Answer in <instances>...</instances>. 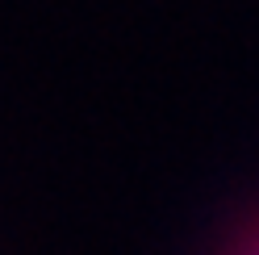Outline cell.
I'll return each mask as SVG.
<instances>
[{
  "instance_id": "1",
  "label": "cell",
  "mask_w": 259,
  "mask_h": 255,
  "mask_svg": "<svg viewBox=\"0 0 259 255\" xmlns=\"http://www.w3.org/2000/svg\"><path fill=\"white\" fill-rule=\"evenodd\" d=\"M242 255H259V238H251V243L242 247Z\"/></svg>"
}]
</instances>
